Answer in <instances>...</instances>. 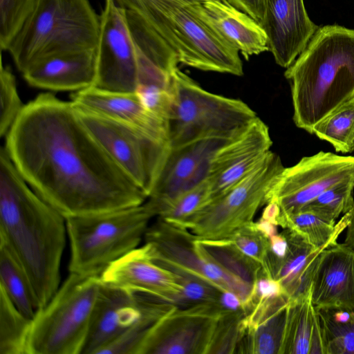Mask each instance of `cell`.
I'll use <instances>...</instances> for the list:
<instances>
[{"mask_svg":"<svg viewBox=\"0 0 354 354\" xmlns=\"http://www.w3.org/2000/svg\"><path fill=\"white\" fill-rule=\"evenodd\" d=\"M234 138L207 137L171 148L163 169L144 203L151 214L159 216L178 196L208 179L216 152Z\"/></svg>","mask_w":354,"mask_h":354,"instance_id":"cell-14","label":"cell"},{"mask_svg":"<svg viewBox=\"0 0 354 354\" xmlns=\"http://www.w3.org/2000/svg\"><path fill=\"white\" fill-rule=\"evenodd\" d=\"M1 57L0 87V136L6 137L21 112L23 104L17 89L15 77L8 66H4Z\"/></svg>","mask_w":354,"mask_h":354,"instance_id":"cell-35","label":"cell"},{"mask_svg":"<svg viewBox=\"0 0 354 354\" xmlns=\"http://www.w3.org/2000/svg\"><path fill=\"white\" fill-rule=\"evenodd\" d=\"M152 296L101 281L82 354H99L144 316Z\"/></svg>","mask_w":354,"mask_h":354,"instance_id":"cell-16","label":"cell"},{"mask_svg":"<svg viewBox=\"0 0 354 354\" xmlns=\"http://www.w3.org/2000/svg\"><path fill=\"white\" fill-rule=\"evenodd\" d=\"M349 223L350 212L336 223L308 209L288 214L280 213L278 220L279 226L295 232L317 248L337 244L339 236L346 231Z\"/></svg>","mask_w":354,"mask_h":354,"instance_id":"cell-26","label":"cell"},{"mask_svg":"<svg viewBox=\"0 0 354 354\" xmlns=\"http://www.w3.org/2000/svg\"><path fill=\"white\" fill-rule=\"evenodd\" d=\"M344 184L354 185V156L319 151L284 167L268 194V203H277L281 214L294 213L328 189Z\"/></svg>","mask_w":354,"mask_h":354,"instance_id":"cell-11","label":"cell"},{"mask_svg":"<svg viewBox=\"0 0 354 354\" xmlns=\"http://www.w3.org/2000/svg\"><path fill=\"white\" fill-rule=\"evenodd\" d=\"M316 308H339L354 311V248L337 243L322 252L311 284Z\"/></svg>","mask_w":354,"mask_h":354,"instance_id":"cell-20","label":"cell"},{"mask_svg":"<svg viewBox=\"0 0 354 354\" xmlns=\"http://www.w3.org/2000/svg\"><path fill=\"white\" fill-rule=\"evenodd\" d=\"M169 18L182 46L181 64L205 71L243 75L239 52L201 19L189 4L176 8Z\"/></svg>","mask_w":354,"mask_h":354,"instance_id":"cell-15","label":"cell"},{"mask_svg":"<svg viewBox=\"0 0 354 354\" xmlns=\"http://www.w3.org/2000/svg\"><path fill=\"white\" fill-rule=\"evenodd\" d=\"M289 247L285 257L280 261L271 277L282 286L289 300L310 295L311 284L320 255L328 248H317L295 232L284 229Z\"/></svg>","mask_w":354,"mask_h":354,"instance_id":"cell-23","label":"cell"},{"mask_svg":"<svg viewBox=\"0 0 354 354\" xmlns=\"http://www.w3.org/2000/svg\"><path fill=\"white\" fill-rule=\"evenodd\" d=\"M219 304L224 310L243 312L246 314V310L242 301L236 294L232 291H221Z\"/></svg>","mask_w":354,"mask_h":354,"instance_id":"cell-41","label":"cell"},{"mask_svg":"<svg viewBox=\"0 0 354 354\" xmlns=\"http://www.w3.org/2000/svg\"><path fill=\"white\" fill-rule=\"evenodd\" d=\"M32 321L0 288V354H29Z\"/></svg>","mask_w":354,"mask_h":354,"instance_id":"cell-29","label":"cell"},{"mask_svg":"<svg viewBox=\"0 0 354 354\" xmlns=\"http://www.w3.org/2000/svg\"><path fill=\"white\" fill-rule=\"evenodd\" d=\"M280 354H324L319 317L310 295L289 300Z\"/></svg>","mask_w":354,"mask_h":354,"instance_id":"cell-24","label":"cell"},{"mask_svg":"<svg viewBox=\"0 0 354 354\" xmlns=\"http://www.w3.org/2000/svg\"><path fill=\"white\" fill-rule=\"evenodd\" d=\"M125 10L135 13L178 57L183 49L174 30L169 16L177 7L194 3L201 0H114Z\"/></svg>","mask_w":354,"mask_h":354,"instance_id":"cell-27","label":"cell"},{"mask_svg":"<svg viewBox=\"0 0 354 354\" xmlns=\"http://www.w3.org/2000/svg\"><path fill=\"white\" fill-rule=\"evenodd\" d=\"M254 225L260 232H261L268 239L278 234V225L271 221L265 220L262 218H260V219L257 222L254 223Z\"/></svg>","mask_w":354,"mask_h":354,"instance_id":"cell-43","label":"cell"},{"mask_svg":"<svg viewBox=\"0 0 354 354\" xmlns=\"http://www.w3.org/2000/svg\"><path fill=\"white\" fill-rule=\"evenodd\" d=\"M0 288L17 309L33 319L39 306L28 274L5 239L0 236Z\"/></svg>","mask_w":354,"mask_h":354,"instance_id":"cell-25","label":"cell"},{"mask_svg":"<svg viewBox=\"0 0 354 354\" xmlns=\"http://www.w3.org/2000/svg\"><path fill=\"white\" fill-rule=\"evenodd\" d=\"M194 241L208 259L228 273L253 285L262 271V266L243 254L230 239H198Z\"/></svg>","mask_w":354,"mask_h":354,"instance_id":"cell-28","label":"cell"},{"mask_svg":"<svg viewBox=\"0 0 354 354\" xmlns=\"http://www.w3.org/2000/svg\"><path fill=\"white\" fill-rule=\"evenodd\" d=\"M100 276L70 273L32 321L29 354H82Z\"/></svg>","mask_w":354,"mask_h":354,"instance_id":"cell-7","label":"cell"},{"mask_svg":"<svg viewBox=\"0 0 354 354\" xmlns=\"http://www.w3.org/2000/svg\"><path fill=\"white\" fill-rule=\"evenodd\" d=\"M227 1L262 26L265 15L266 0H227Z\"/></svg>","mask_w":354,"mask_h":354,"instance_id":"cell-40","label":"cell"},{"mask_svg":"<svg viewBox=\"0 0 354 354\" xmlns=\"http://www.w3.org/2000/svg\"><path fill=\"white\" fill-rule=\"evenodd\" d=\"M30 86L54 91H78L95 86L97 47L53 53L30 63L21 73Z\"/></svg>","mask_w":354,"mask_h":354,"instance_id":"cell-19","label":"cell"},{"mask_svg":"<svg viewBox=\"0 0 354 354\" xmlns=\"http://www.w3.org/2000/svg\"><path fill=\"white\" fill-rule=\"evenodd\" d=\"M284 167L270 150L240 182L210 200L178 227L198 239H227L253 222L257 211L268 203V194Z\"/></svg>","mask_w":354,"mask_h":354,"instance_id":"cell-8","label":"cell"},{"mask_svg":"<svg viewBox=\"0 0 354 354\" xmlns=\"http://www.w3.org/2000/svg\"><path fill=\"white\" fill-rule=\"evenodd\" d=\"M281 213L279 206L275 202H269L263 209L261 218L271 221L278 226V220Z\"/></svg>","mask_w":354,"mask_h":354,"instance_id":"cell-42","label":"cell"},{"mask_svg":"<svg viewBox=\"0 0 354 354\" xmlns=\"http://www.w3.org/2000/svg\"><path fill=\"white\" fill-rule=\"evenodd\" d=\"M73 104L91 134L148 197L167 160L169 145L129 124Z\"/></svg>","mask_w":354,"mask_h":354,"instance_id":"cell-9","label":"cell"},{"mask_svg":"<svg viewBox=\"0 0 354 354\" xmlns=\"http://www.w3.org/2000/svg\"><path fill=\"white\" fill-rule=\"evenodd\" d=\"M230 239L246 257L264 266L268 252L269 239L252 222L236 231Z\"/></svg>","mask_w":354,"mask_h":354,"instance_id":"cell-37","label":"cell"},{"mask_svg":"<svg viewBox=\"0 0 354 354\" xmlns=\"http://www.w3.org/2000/svg\"><path fill=\"white\" fill-rule=\"evenodd\" d=\"M171 148L207 137H235L257 117L242 100L205 90L178 68L171 73Z\"/></svg>","mask_w":354,"mask_h":354,"instance_id":"cell-6","label":"cell"},{"mask_svg":"<svg viewBox=\"0 0 354 354\" xmlns=\"http://www.w3.org/2000/svg\"><path fill=\"white\" fill-rule=\"evenodd\" d=\"M224 311L218 304H170L148 329L138 354L208 353Z\"/></svg>","mask_w":354,"mask_h":354,"instance_id":"cell-12","label":"cell"},{"mask_svg":"<svg viewBox=\"0 0 354 354\" xmlns=\"http://www.w3.org/2000/svg\"><path fill=\"white\" fill-rule=\"evenodd\" d=\"M5 138V148L30 187L65 218L147 199L83 124L73 103L51 93L25 104Z\"/></svg>","mask_w":354,"mask_h":354,"instance_id":"cell-1","label":"cell"},{"mask_svg":"<svg viewBox=\"0 0 354 354\" xmlns=\"http://www.w3.org/2000/svg\"><path fill=\"white\" fill-rule=\"evenodd\" d=\"M344 243L354 248V207L350 211V223L346 230Z\"/></svg>","mask_w":354,"mask_h":354,"instance_id":"cell-44","label":"cell"},{"mask_svg":"<svg viewBox=\"0 0 354 354\" xmlns=\"http://www.w3.org/2000/svg\"><path fill=\"white\" fill-rule=\"evenodd\" d=\"M284 75L291 85L293 120L313 133L319 122L354 97V29L318 28Z\"/></svg>","mask_w":354,"mask_h":354,"instance_id":"cell-3","label":"cell"},{"mask_svg":"<svg viewBox=\"0 0 354 354\" xmlns=\"http://www.w3.org/2000/svg\"><path fill=\"white\" fill-rule=\"evenodd\" d=\"M144 239L156 264L166 269L187 272L221 291H232L239 297L245 310L252 307L253 285L228 273L208 259L198 248L194 237L187 230L158 217L156 222L148 227Z\"/></svg>","mask_w":354,"mask_h":354,"instance_id":"cell-10","label":"cell"},{"mask_svg":"<svg viewBox=\"0 0 354 354\" xmlns=\"http://www.w3.org/2000/svg\"><path fill=\"white\" fill-rule=\"evenodd\" d=\"M276 63L289 67L318 28L309 18L304 0H266L263 24Z\"/></svg>","mask_w":354,"mask_h":354,"instance_id":"cell-17","label":"cell"},{"mask_svg":"<svg viewBox=\"0 0 354 354\" xmlns=\"http://www.w3.org/2000/svg\"><path fill=\"white\" fill-rule=\"evenodd\" d=\"M319 317L324 354H354V319L342 323L333 320L324 308Z\"/></svg>","mask_w":354,"mask_h":354,"instance_id":"cell-32","label":"cell"},{"mask_svg":"<svg viewBox=\"0 0 354 354\" xmlns=\"http://www.w3.org/2000/svg\"><path fill=\"white\" fill-rule=\"evenodd\" d=\"M71 97L75 105L129 124L169 144L167 121L147 110L135 92H114L91 86L75 91Z\"/></svg>","mask_w":354,"mask_h":354,"instance_id":"cell-21","label":"cell"},{"mask_svg":"<svg viewBox=\"0 0 354 354\" xmlns=\"http://www.w3.org/2000/svg\"><path fill=\"white\" fill-rule=\"evenodd\" d=\"M353 189L354 185L351 184L333 187L301 209L312 210L329 221H335L341 214L344 215L353 208Z\"/></svg>","mask_w":354,"mask_h":354,"instance_id":"cell-34","label":"cell"},{"mask_svg":"<svg viewBox=\"0 0 354 354\" xmlns=\"http://www.w3.org/2000/svg\"><path fill=\"white\" fill-rule=\"evenodd\" d=\"M100 29L89 0H37L8 51L22 73L46 55L97 48Z\"/></svg>","mask_w":354,"mask_h":354,"instance_id":"cell-4","label":"cell"},{"mask_svg":"<svg viewBox=\"0 0 354 354\" xmlns=\"http://www.w3.org/2000/svg\"><path fill=\"white\" fill-rule=\"evenodd\" d=\"M283 295L286 294L281 283L274 278L266 274L262 268L261 274L253 284L252 308L259 301Z\"/></svg>","mask_w":354,"mask_h":354,"instance_id":"cell-39","label":"cell"},{"mask_svg":"<svg viewBox=\"0 0 354 354\" xmlns=\"http://www.w3.org/2000/svg\"><path fill=\"white\" fill-rule=\"evenodd\" d=\"M167 270L177 275L182 286L179 306L187 307L199 304H219L220 290L183 271L174 268Z\"/></svg>","mask_w":354,"mask_h":354,"instance_id":"cell-36","label":"cell"},{"mask_svg":"<svg viewBox=\"0 0 354 354\" xmlns=\"http://www.w3.org/2000/svg\"><path fill=\"white\" fill-rule=\"evenodd\" d=\"M100 19L97 73L93 86L114 92H135L138 54L125 10L114 0H105Z\"/></svg>","mask_w":354,"mask_h":354,"instance_id":"cell-13","label":"cell"},{"mask_svg":"<svg viewBox=\"0 0 354 354\" xmlns=\"http://www.w3.org/2000/svg\"><path fill=\"white\" fill-rule=\"evenodd\" d=\"M37 0H0V47L8 51L26 19L32 12Z\"/></svg>","mask_w":354,"mask_h":354,"instance_id":"cell-33","label":"cell"},{"mask_svg":"<svg viewBox=\"0 0 354 354\" xmlns=\"http://www.w3.org/2000/svg\"><path fill=\"white\" fill-rule=\"evenodd\" d=\"M135 93L147 110L168 122L173 100L171 90L153 84H138Z\"/></svg>","mask_w":354,"mask_h":354,"instance_id":"cell-38","label":"cell"},{"mask_svg":"<svg viewBox=\"0 0 354 354\" xmlns=\"http://www.w3.org/2000/svg\"><path fill=\"white\" fill-rule=\"evenodd\" d=\"M211 200L209 179L175 199L158 216L169 224L179 227Z\"/></svg>","mask_w":354,"mask_h":354,"instance_id":"cell-31","label":"cell"},{"mask_svg":"<svg viewBox=\"0 0 354 354\" xmlns=\"http://www.w3.org/2000/svg\"><path fill=\"white\" fill-rule=\"evenodd\" d=\"M100 279L178 306L180 302L182 286L177 275L153 261L147 243L112 263L102 273Z\"/></svg>","mask_w":354,"mask_h":354,"instance_id":"cell-18","label":"cell"},{"mask_svg":"<svg viewBox=\"0 0 354 354\" xmlns=\"http://www.w3.org/2000/svg\"><path fill=\"white\" fill-rule=\"evenodd\" d=\"M189 6L245 59L268 50L263 27L227 0H201Z\"/></svg>","mask_w":354,"mask_h":354,"instance_id":"cell-22","label":"cell"},{"mask_svg":"<svg viewBox=\"0 0 354 354\" xmlns=\"http://www.w3.org/2000/svg\"><path fill=\"white\" fill-rule=\"evenodd\" d=\"M66 218L28 184L5 147L0 150V236L26 270L39 309L60 286Z\"/></svg>","mask_w":354,"mask_h":354,"instance_id":"cell-2","label":"cell"},{"mask_svg":"<svg viewBox=\"0 0 354 354\" xmlns=\"http://www.w3.org/2000/svg\"><path fill=\"white\" fill-rule=\"evenodd\" d=\"M153 216L143 203L66 218L69 273L100 276L112 263L138 248Z\"/></svg>","mask_w":354,"mask_h":354,"instance_id":"cell-5","label":"cell"},{"mask_svg":"<svg viewBox=\"0 0 354 354\" xmlns=\"http://www.w3.org/2000/svg\"><path fill=\"white\" fill-rule=\"evenodd\" d=\"M319 139L329 142L337 152L354 151V97L335 109L313 128Z\"/></svg>","mask_w":354,"mask_h":354,"instance_id":"cell-30","label":"cell"}]
</instances>
